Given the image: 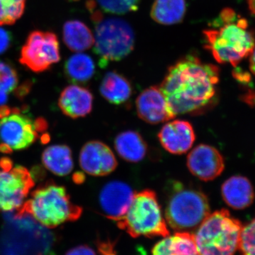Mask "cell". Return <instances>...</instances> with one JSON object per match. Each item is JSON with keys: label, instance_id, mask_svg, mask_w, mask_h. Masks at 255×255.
Returning a JSON list of instances; mask_svg holds the SVG:
<instances>
[{"label": "cell", "instance_id": "obj_1", "mask_svg": "<svg viewBox=\"0 0 255 255\" xmlns=\"http://www.w3.org/2000/svg\"><path fill=\"white\" fill-rule=\"evenodd\" d=\"M219 68L189 55L169 68L160 87L172 112L199 115L217 103Z\"/></svg>", "mask_w": 255, "mask_h": 255}, {"label": "cell", "instance_id": "obj_2", "mask_svg": "<svg viewBox=\"0 0 255 255\" xmlns=\"http://www.w3.org/2000/svg\"><path fill=\"white\" fill-rule=\"evenodd\" d=\"M214 23L204 31L206 48L218 63L237 66L254 50V33L246 18L230 8L223 9Z\"/></svg>", "mask_w": 255, "mask_h": 255}, {"label": "cell", "instance_id": "obj_3", "mask_svg": "<svg viewBox=\"0 0 255 255\" xmlns=\"http://www.w3.org/2000/svg\"><path fill=\"white\" fill-rule=\"evenodd\" d=\"M82 211L71 201L65 187L48 182L35 189L30 199L14 212L27 214L45 228L53 229L77 221Z\"/></svg>", "mask_w": 255, "mask_h": 255}, {"label": "cell", "instance_id": "obj_4", "mask_svg": "<svg viewBox=\"0 0 255 255\" xmlns=\"http://www.w3.org/2000/svg\"><path fill=\"white\" fill-rule=\"evenodd\" d=\"M55 238L31 216L13 212L6 218L0 233V255L50 254Z\"/></svg>", "mask_w": 255, "mask_h": 255}, {"label": "cell", "instance_id": "obj_5", "mask_svg": "<svg viewBox=\"0 0 255 255\" xmlns=\"http://www.w3.org/2000/svg\"><path fill=\"white\" fill-rule=\"evenodd\" d=\"M207 196L199 188L179 181L169 182L165 188V221L177 232L197 229L210 214Z\"/></svg>", "mask_w": 255, "mask_h": 255}, {"label": "cell", "instance_id": "obj_6", "mask_svg": "<svg viewBox=\"0 0 255 255\" xmlns=\"http://www.w3.org/2000/svg\"><path fill=\"white\" fill-rule=\"evenodd\" d=\"M243 225L226 209L209 214L194 235L199 255H235Z\"/></svg>", "mask_w": 255, "mask_h": 255}, {"label": "cell", "instance_id": "obj_7", "mask_svg": "<svg viewBox=\"0 0 255 255\" xmlns=\"http://www.w3.org/2000/svg\"><path fill=\"white\" fill-rule=\"evenodd\" d=\"M117 226L133 238L169 236L157 196L151 189H144L134 194L127 214L117 222Z\"/></svg>", "mask_w": 255, "mask_h": 255}, {"label": "cell", "instance_id": "obj_8", "mask_svg": "<svg viewBox=\"0 0 255 255\" xmlns=\"http://www.w3.org/2000/svg\"><path fill=\"white\" fill-rule=\"evenodd\" d=\"M92 17L96 22L95 51L102 65L122 60L132 51L134 33L127 21L118 18H103L97 11Z\"/></svg>", "mask_w": 255, "mask_h": 255}, {"label": "cell", "instance_id": "obj_9", "mask_svg": "<svg viewBox=\"0 0 255 255\" xmlns=\"http://www.w3.org/2000/svg\"><path fill=\"white\" fill-rule=\"evenodd\" d=\"M46 127L43 119L33 120L17 108H11L9 113L0 118V152L9 154L28 148Z\"/></svg>", "mask_w": 255, "mask_h": 255}, {"label": "cell", "instance_id": "obj_10", "mask_svg": "<svg viewBox=\"0 0 255 255\" xmlns=\"http://www.w3.org/2000/svg\"><path fill=\"white\" fill-rule=\"evenodd\" d=\"M34 184L26 167L14 166L7 157L0 159V213L8 214L19 209Z\"/></svg>", "mask_w": 255, "mask_h": 255}, {"label": "cell", "instance_id": "obj_11", "mask_svg": "<svg viewBox=\"0 0 255 255\" xmlns=\"http://www.w3.org/2000/svg\"><path fill=\"white\" fill-rule=\"evenodd\" d=\"M60 60L59 41L50 31L31 32L20 53V63L36 73L46 71Z\"/></svg>", "mask_w": 255, "mask_h": 255}, {"label": "cell", "instance_id": "obj_12", "mask_svg": "<svg viewBox=\"0 0 255 255\" xmlns=\"http://www.w3.org/2000/svg\"><path fill=\"white\" fill-rule=\"evenodd\" d=\"M132 188L122 181H111L101 189L99 205L102 214L112 221L122 220L127 214L133 199Z\"/></svg>", "mask_w": 255, "mask_h": 255}, {"label": "cell", "instance_id": "obj_13", "mask_svg": "<svg viewBox=\"0 0 255 255\" xmlns=\"http://www.w3.org/2000/svg\"><path fill=\"white\" fill-rule=\"evenodd\" d=\"M189 172L204 182L219 177L225 168L224 158L213 146L201 144L194 147L187 156Z\"/></svg>", "mask_w": 255, "mask_h": 255}, {"label": "cell", "instance_id": "obj_14", "mask_svg": "<svg viewBox=\"0 0 255 255\" xmlns=\"http://www.w3.org/2000/svg\"><path fill=\"white\" fill-rule=\"evenodd\" d=\"M80 167L90 175L105 177L115 170L118 165L113 151L103 142H87L80 150Z\"/></svg>", "mask_w": 255, "mask_h": 255}, {"label": "cell", "instance_id": "obj_15", "mask_svg": "<svg viewBox=\"0 0 255 255\" xmlns=\"http://www.w3.org/2000/svg\"><path fill=\"white\" fill-rule=\"evenodd\" d=\"M135 106L139 118L152 125L169 122L176 117L159 87H150L142 92Z\"/></svg>", "mask_w": 255, "mask_h": 255}, {"label": "cell", "instance_id": "obj_16", "mask_svg": "<svg viewBox=\"0 0 255 255\" xmlns=\"http://www.w3.org/2000/svg\"><path fill=\"white\" fill-rule=\"evenodd\" d=\"M161 145L169 153L183 155L190 150L196 140L195 132L187 121L167 122L158 132Z\"/></svg>", "mask_w": 255, "mask_h": 255}, {"label": "cell", "instance_id": "obj_17", "mask_svg": "<svg viewBox=\"0 0 255 255\" xmlns=\"http://www.w3.org/2000/svg\"><path fill=\"white\" fill-rule=\"evenodd\" d=\"M93 102V95L88 89L72 85L62 91L58 99V107L65 116L76 119L91 113Z\"/></svg>", "mask_w": 255, "mask_h": 255}, {"label": "cell", "instance_id": "obj_18", "mask_svg": "<svg viewBox=\"0 0 255 255\" xmlns=\"http://www.w3.org/2000/svg\"><path fill=\"white\" fill-rule=\"evenodd\" d=\"M221 195L230 207L235 210H243L253 204L255 194L254 187L248 178L233 176L223 183Z\"/></svg>", "mask_w": 255, "mask_h": 255}, {"label": "cell", "instance_id": "obj_19", "mask_svg": "<svg viewBox=\"0 0 255 255\" xmlns=\"http://www.w3.org/2000/svg\"><path fill=\"white\" fill-rule=\"evenodd\" d=\"M114 147L121 158L136 163L145 158L147 145L139 132L127 130L120 132L114 140Z\"/></svg>", "mask_w": 255, "mask_h": 255}, {"label": "cell", "instance_id": "obj_20", "mask_svg": "<svg viewBox=\"0 0 255 255\" xmlns=\"http://www.w3.org/2000/svg\"><path fill=\"white\" fill-rule=\"evenodd\" d=\"M100 91L107 102L114 105H122L131 97L132 90L127 78L116 72H109L102 80Z\"/></svg>", "mask_w": 255, "mask_h": 255}, {"label": "cell", "instance_id": "obj_21", "mask_svg": "<svg viewBox=\"0 0 255 255\" xmlns=\"http://www.w3.org/2000/svg\"><path fill=\"white\" fill-rule=\"evenodd\" d=\"M42 162L48 170L55 175H68L74 167L71 149L65 145L49 146L42 154Z\"/></svg>", "mask_w": 255, "mask_h": 255}, {"label": "cell", "instance_id": "obj_22", "mask_svg": "<svg viewBox=\"0 0 255 255\" xmlns=\"http://www.w3.org/2000/svg\"><path fill=\"white\" fill-rule=\"evenodd\" d=\"M63 41L67 47L75 52L90 49L95 43V36L90 28L79 20H70L63 26Z\"/></svg>", "mask_w": 255, "mask_h": 255}, {"label": "cell", "instance_id": "obj_23", "mask_svg": "<svg viewBox=\"0 0 255 255\" xmlns=\"http://www.w3.org/2000/svg\"><path fill=\"white\" fill-rule=\"evenodd\" d=\"M186 6L185 0H155L151 9V16L161 24H175L184 18Z\"/></svg>", "mask_w": 255, "mask_h": 255}, {"label": "cell", "instance_id": "obj_24", "mask_svg": "<svg viewBox=\"0 0 255 255\" xmlns=\"http://www.w3.org/2000/svg\"><path fill=\"white\" fill-rule=\"evenodd\" d=\"M64 71L70 82L85 83L90 81L95 75V62L90 55L75 53L65 62Z\"/></svg>", "mask_w": 255, "mask_h": 255}, {"label": "cell", "instance_id": "obj_25", "mask_svg": "<svg viewBox=\"0 0 255 255\" xmlns=\"http://www.w3.org/2000/svg\"><path fill=\"white\" fill-rule=\"evenodd\" d=\"M18 82L17 71L12 64L0 60V107L6 106L9 94L17 92Z\"/></svg>", "mask_w": 255, "mask_h": 255}, {"label": "cell", "instance_id": "obj_26", "mask_svg": "<svg viewBox=\"0 0 255 255\" xmlns=\"http://www.w3.org/2000/svg\"><path fill=\"white\" fill-rule=\"evenodd\" d=\"M26 0H0V26L14 24L24 12Z\"/></svg>", "mask_w": 255, "mask_h": 255}, {"label": "cell", "instance_id": "obj_27", "mask_svg": "<svg viewBox=\"0 0 255 255\" xmlns=\"http://www.w3.org/2000/svg\"><path fill=\"white\" fill-rule=\"evenodd\" d=\"M171 242L176 255H199L192 233L177 232L171 236Z\"/></svg>", "mask_w": 255, "mask_h": 255}, {"label": "cell", "instance_id": "obj_28", "mask_svg": "<svg viewBox=\"0 0 255 255\" xmlns=\"http://www.w3.org/2000/svg\"><path fill=\"white\" fill-rule=\"evenodd\" d=\"M102 10L114 14H125L137 9L140 0H97Z\"/></svg>", "mask_w": 255, "mask_h": 255}, {"label": "cell", "instance_id": "obj_29", "mask_svg": "<svg viewBox=\"0 0 255 255\" xmlns=\"http://www.w3.org/2000/svg\"><path fill=\"white\" fill-rule=\"evenodd\" d=\"M240 255H255V218L242 228Z\"/></svg>", "mask_w": 255, "mask_h": 255}, {"label": "cell", "instance_id": "obj_30", "mask_svg": "<svg viewBox=\"0 0 255 255\" xmlns=\"http://www.w3.org/2000/svg\"><path fill=\"white\" fill-rule=\"evenodd\" d=\"M152 255H176L171 242V236L164 237L152 248Z\"/></svg>", "mask_w": 255, "mask_h": 255}, {"label": "cell", "instance_id": "obj_31", "mask_svg": "<svg viewBox=\"0 0 255 255\" xmlns=\"http://www.w3.org/2000/svg\"><path fill=\"white\" fill-rule=\"evenodd\" d=\"M11 35L9 31L0 28V55L4 53L11 46Z\"/></svg>", "mask_w": 255, "mask_h": 255}, {"label": "cell", "instance_id": "obj_32", "mask_svg": "<svg viewBox=\"0 0 255 255\" xmlns=\"http://www.w3.org/2000/svg\"><path fill=\"white\" fill-rule=\"evenodd\" d=\"M65 255H97V253L90 246L82 245L72 248Z\"/></svg>", "mask_w": 255, "mask_h": 255}, {"label": "cell", "instance_id": "obj_33", "mask_svg": "<svg viewBox=\"0 0 255 255\" xmlns=\"http://www.w3.org/2000/svg\"><path fill=\"white\" fill-rule=\"evenodd\" d=\"M97 246L101 255H117L114 252L113 245L109 242H100Z\"/></svg>", "mask_w": 255, "mask_h": 255}, {"label": "cell", "instance_id": "obj_34", "mask_svg": "<svg viewBox=\"0 0 255 255\" xmlns=\"http://www.w3.org/2000/svg\"><path fill=\"white\" fill-rule=\"evenodd\" d=\"M242 100L245 103L248 104V105L251 107H255V92L253 90H248L246 94H244L241 97Z\"/></svg>", "mask_w": 255, "mask_h": 255}, {"label": "cell", "instance_id": "obj_35", "mask_svg": "<svg viewBox=\"0 0 255 255\" xmlns=\"http://www.w3.org/2000/svg\"><path fill=\"white\" fill-rule=\"evenodd\" d=\"M233 76L234 78L238 80L240 82H242V83H248L250 81H251V76L248 75V73L244 74L243 72L238 71V70H235L233 72Z\"/></svg>", "mask_w": 255, "mask_h": 255}, {"label": "cell", "instance_id": "obj_36", "mask_svg": "<svg viewBox=\"0 0 255 255\" xmlns=\"http://www.w3.org/2000/svg\"><path fill=\"white\" fill-rule=\"evenodd\" d=\"M250 69L251 73L255 75V48L250 55Z\"/></svg>", "mask_w": 255, "mask_h": 255}, {"label": "cell", "instance_id": "obj_37", "mask_svg": "<svg viewBox=\"0 0 255 255\" xmlns=\"http://www.w3.org/2000/svg\"><path fill=\"white\" fill-rule=\"evenodd\" d=\"M248 3L250 11L255 16V0H248Z\"/></svg>", "mask_w": 255, "mask_h": 255}]
</instances>
